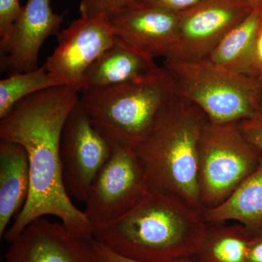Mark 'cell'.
Here are the masks:
<instances>
[{
	"instance_id": "6da1fadb",
	"label": "cell",
	"mask_w": 262,
	"mask_h": 262,
	"mask_svg": "<svg viewBox=\"0 0 262 262\" xmlns=\"http://www.w3.org/2000/svg\"><path fill=\"white\" fill-rule=\"evenodd\" d=\"M80 93L56 85L31 95L0 120V139L20 144L30 170L28 198L3 237L11 243L33 221L53 215L73 233L94 237L84 211L73 204L62 178L60 143L67 117Z\"/></svg>"
},
{
	"instance_id": "7a4b0ae2",
	"label": "cell",
	"mask_w": 262,
	"mask_h": 262,
	"mask_svg": "<svg viewBox=\"0 0 262 262\" xmlns=\"http://www.w3.org/2000/svg\"><path fill=\"white\" fill-rule=\"evenodd\" d=\"M207 226L203 212L176 196L149 192L132 209L94 234L124 257L165 262L193 257Z\"/></svg>"
},
{
	"instance_id": "3957f363",
	"label": "cell",
	"mask_w": 262,
	"mask_h": 262,
	"mask_svg": "<svg viewBox=\"0 0 262 262\" xmlns=\"http://www.w3.org/2000/svg\"><path fill=\"white\" fill-rule=\"evenodd\" d=\"M208 121L201 108L177 89L146 139L134 148L145 170L149 192L176 196L203 212L198 149Z\"/></svg>"
},
{
	"instance_id": "277c9868",
	"label": "cell",
	"mask_w": 262,
	"mask_h": 262,
	"mask_svg": "<svg viewBox=\"0 0 262 262\" xmlns=\"http://www.w3.org/2000/svg\"><path fill=\"white\" fill-rule=\"evenodd\" d=\"M177 86L165 67L130 82L82 93L80 103L113 144L136 148L146 139Z\"/></svg>"
},
{
	"instance_id": "5b68a950",
	"label": "cell",
	"mask_w": 262,
	"mask_h": 262,
	"mask_svg": "<svg viewBox=\"0 0 262 262\" xmlns=\"http://www.w3.org/2000/svg\"><path fill=\"white\" fill-rule=\"evenodd\" d=\"M163 67L179 93L196 105L210 122H239L252 116L262 101V80L223 70L208 58H165Z\"/></svg>"
},
{
	"instance_id": "8992f818",
	"label": "cell",
	"mask_w": 262,
	"mask_h": 262,
	"mask_svg": "<svg viewBox=\"0 0 262 262\" xmlns=\"http://www.w3.org/2000/svg\"><path fill=\"white\" fill-rule=\"evenodd\" d=\"M262 152L239 122L205 125L198 149V187L203 211L223 203L256 170Z\"/></svg>"
},
{
	"instance_id": "52a82bcc",
	"label": "cell",
	"mask_w": 262,
	"mask_h": 262,
	"mask_svg": "<svg viewBox=\"0 0 262 262\" xmlns=\"http://www.w3.org/2000/svg\"><path fill=\"white\" fill-rule=\"evenodd\" d=\"M149 192L145 170L136 150L113 144L110 158L95 178L84 212L94 234L125 214Z\"/></svg>"
},
{
	"instance_id": "ba28073f",
	"label": "cell",
	"mask_w": 262,
	"mask_h": 262,
	"mask_svg": "<svg viewBox=\"0 0 262 262\" xmlns=\"http://www.w3.org/2000/svg\"><path fill=\"white\" fill-rule=\"evenodd\" d=\"M113 144L94 126L80 100L62 130V178L71 198L84 202L91 186L113 151Z\"/></svg>"
},
{
	"instance_id": "9c48e42d",
	"label": "cell",
	"mask_w": 262,
	"mask_h": 262,
	"mask_svg": "<svg viewBox=\"0 0 262 262\" xmlns=\"http://www.w3.org/2000/svg\"><path fill=\"white\" fill-rule=\"evenodd\" d=\"M57 37L58 46L45 64L57 83L80 93L84 74L113 46L116 36L108 17L99 14L81 15Z\"/></svg>"
},
{
	"instance_id": "30bf717a",
	"label": "cell",
	"mask_w": 262,
	"mask_h": 262,
	"mask_svg": "<svg viewBox=\"0 0 262 262\" xmlns=\"http://www.w3.org/2000/svg\"><path fill=\"white\" fill-rule=\"evenodd\" d=\"M246 0H202L180 13L177 41L166 58H208L223 37L253 9Z\"/></svg>"
},
{
	"instance_id": "8fae6325",
	"label": "cell",
	"mask_w": 262,
	"mask_h": 262,
	"mask_svg": "<svg viewBox=\"0 0 262 262\" xmlns=\"http://www.w3.org/2000/svg\"><path fill=\"white\" fill-rule=\"evenodd\" d=\"M5 262H98L95 239L63 224L37 219L10 243Z\"/></svg>"
},
{
	"instance_id": "7c38bea8",
	"label": "cell",
	"mask_w": 262,
	"mask_h": 262,
	"mask_svg": "<svg viewBox=\"0 0 262 262\" xmlns=\"http://www.w3.org/2000/svg\"><path fill=\"white\" fill-rule=\"evenodd\" d=\"M51 0H27L9 38L0 44L2 71L13 74L38 68L43 43L61 32L64 15L53 11Z\"/></svg>"
},
{
	"instance_id": "4fadbf2b",
	"label": "cell",
	"mask_w": 262,
	"mask_h": 262,
	"mask_svg": "<svg viewBox=\"0 0 262 262\" xmlns=\"http://www.w3.org/2000/svg\"><path fill=\"white\" fill-rule=\"evenodd\" d=\"M180 13L134 3L108 17L115 36L141 55L166 58L178 35Z\"/></svg>"
},
{
	"instance_id": "5bb4252c",
	"label": "cell",
	"mask_w": 262,
	"mask_h": 262,
	"mask_svg": "<svg viewBox=\"0 0 262 262\" xmlns=\"http://www.w3.org/2000/svg\"><path fill=\"white\" fill-rule=\"evenodd\" d=\"M155 60L143 56L116 37L84 74L80 94L137 80L158 68Z\"/></svg>"
},
{
	"instance_id": "9a60e30c",
	"label": "cell",
	"mask_w": 262,
	"mask_h": 262,
	"mask_svg": "<svg viewBox=\"0 0 262 262\" xmlns=\"http://www.w3.org/2000/svg\"><path fill=\"white\" fill-rule=\"evenodd\" d=\"M30 189L27 151L13 141H0V237L4 236L15 212L22 209Z\"/></svg>"
},
{
	"instance_id": "2e32d148",
	"label": "cell",
	"mask_w": 262,
	"mask_h": 262,
	"mask_svg": "<svg viewBox=\"0 0 262 262\" xmlns=\"http://www.w3.org/2000/svg\"><path fill=\"white\" fill-rule=\"evenodd\" d=\"M262 27V10L254 8L223 37L208 59L237 75L254 76L256 47Z\"/></svg>"
},
{
	"instance_id": "e0dca14e",
	"label": "cell",
	"mask_w": 262,
	"mask_h": 262,
	"mask_svg": "<svg viewBox=\"0 0 262 262\" xmlns=\"http://www.w3.org/2000/svg\"><path fill=\"white\" fill-rule=\"evenodd\" d=\"M207 224L237 221L253 234L262 232V158L259 165L223 203L203 211Z\"/></svg>"
},
{
	"instance_id": "ac0fdd59",
	"label": "cell",
	"mask_w": 262,
	"mask_h": 262,
	"mask_svg": "<svg viewBox=\"0 0 262 262\" xmlns=\"http://www.w3.org/2000/svg\"><path fill=\"white\" fill-rule=\"evenodd\" d=\"M253 234L245 226L208 224L196 262H246Z\"/></svg>"
},
{
	"instance_id": "d6986e66",
	"label": "cell",
	"mask_w": 262,
	"mask_h": 262,
	"mask_svg": "<svg viewBox=\"0 0 262 262\" xmlns=\"http://www.w3.org/2000/svg\"><path fill=\"white\" fill-rule=\"evenodd\" d=\"M56 85L60 84L53 80L45 63L36 70L3 79L0 81V119L8 115L24 98Z\"/></svg>"
},
{
	"instance_id": "ffe728a7",
	"label": "cell",
	"mask_w": 262,
	"mask_h": 262,
	"mask_svg": "<svg viewBox=\"0 0 262 262\" xmlns=\"http://www.w3.org/2000/svg\"><path fill=\"white\" fill-rule=\"evenodd\" d=\"M136 0H80L82 16L103 14L110 17L134 4Z\"/></svg>"
},
{
	"instance_id": "44dd1931",
	"label": "cell",
	"mask_w": 262,
	"mask_h": 262,
	"mask_svg": "<svg viewBox=\"0 0 262 262\" xmlns=\"http://www.w3.org/2000/svg\"><path fill=\"white\" fill-rule=\"evenodd\" d=\"M22 10L19 0H0V44L8 40Z\"/></svg>"
},
{
	"instance_id": "7402d4cb",
	"label": "cell",
	"mask_w": 262,
	"mask_h": 262,
	"mask_svg": "<svg viewBox=\"0 0 262 262\" xmlns=\"http://www.w3.org/2000/svg\"><path fill=\"white\" fill-rule=\"evenodd\" d=\"M239 125L246 137L262 152V101L256 113Z\"/></svg>"
},
{
	"instance_id": "603a6c76",
	"label": "cell",
	"mask_w": 262,
	"mask_h": 262,
	"mask_svg": "<svg viewBox=\"0 0 262 262\" xmlns=\"http://www.w3.org/2000/svg\"><path fill=\"white\" fill-rule=\"evenodd\" d=\"M202 0H136L134 3H141L155 8L181 13L190 9Z\"/></svg>"
},
{
	"instance_id": "cb8c5ba5",
	"label": "cell",
	"mask_w": 262,
	"mask_h": 262,
	"mask_svg": "<svg viewBox=\"0 0 262 262\" xmlns=\"http://www.w3.org/2000/svg\"><path fill=\"white\" fill-rule=\"evenodd\" d=\"M95 251L98 262H143L136 261L130 258L124 257L121 255L117 254L110 248L95 241ZM165 262H196L192 257L184 258L175 261Z\"/></svg>"
},
{
	"instance_id": "d4e9b609",
	"label": "cell",
	"mask_w": 262,
	"mask_h": 262,
	"mask_svg": "<svg viewBox=\"0 0 262 262\" xmlns=\"http://www.w3.org/2000/svg\"><path fill=\"white\" fill-rule=\"evenodd\" d=\"M246 262H262V232L253 234L248 247Z\"/></svg>"
},
{
	"instance_id": "484cf974",
	"label": "cell",
	"mask_w": 262,
	"mask_h": 262,
	"mask_svg": "<svg viewBox=\"0 0 262 262\" xmlns=\"http://www.w3.org/2000/svg\"><path fill=\"white\" fill-rule=\"evenodd\" d=\"M255 75L262 80V27L258 36L257 47H256Z\"/></svg>"
},
{
	"instance_id": "4316f807",
	"label": "cell",
	"mask_w": 262,
	"mask_h": 262,
	"mask_svg": "<svg viewBox=\"0 0 262 262\" xmlns=\"http://www.w3.org/2000/svg\"><path fill=\"white\" fill-rule=\"evenodd\" d=\"M253 8H257L262 10V0H246Z\"/></svg>"
}]
</instances>
